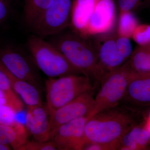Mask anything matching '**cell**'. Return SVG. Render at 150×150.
Instances as JSON below:
<instances>
[{"label":"cell","mask_w":150,"mask_h":150,"mask_svg":"<svg viewBox=\"0 0 150 150\" xmlns=\"http://www.w3.org/2000/svg\"><path fill=\"white\" fill-rule=\"evenodd\" d=\"M135 126V118L128 106L118 105L99 112L86 123L84 150H118L121 138Z\"/></svg>","instance_id":"cell-1"},{"label":"cell","mask_w":150,"mask_h":150,"mask_svg":"<svg viewBox=\"0 0 150 150\" xmlns=\"http://www.w3.org/2000/svg\"><path fill=\"white\" fill-rule=\"evenodd\" d=\"M49 42L61 51L73 67L91 81L100 83L102 76L98 55L90 41L73 30L52 35Z\"/></svg>","instance_id":"cell-2"},{"label":"cell","mask_w":150,"mask_h":150,"mask_svg":"<svg viewBox=\"0 0 150 150\" xmlns=\"http://www.w3.org/2000/svg\"><path fill=\"white\" fill-rule=\"evenodd\" d=\"M27 44L35 66L48 78L82 75L56 46L43 38L33 35Z\"/></svg>","instance_id":"cell-3"},{"label":"cell","mask_w":150,"mask_h":150,"mask_svg":"<svg viewBox=\"0 0 150 150\" xmlns=\"http://www.w3.org/2000/svg\"><path fill=\"white\" fill-rule=\"evenodd\" d=\"M91 81L83 75L49 78L45 83L46 106L49 115L82 94L93 89Z\"/></svg>","instance_id":"cell-4"},{"label":"cell","mask_w":150,"mask_h":150,"mask_svg":"<svg viewBox=\"0 0 150 150\" xmlns=\"http://www.w3.org/2000/svg\"><path fill=\"white\" fill-rule=\"evenodd\" d=\"M130 76L125 64L105 75L100 81L99 91L94 97L92 110L88 119L120 104L126 93Z\"/></svg>","instance_id":"cell-5"},{"label":"cell","mask_w":150,"mask_h":150,"mask_svg":"<svg viewBox=\"0 0 150 150\" xmlns=\"http://www.w3.org/2000/svg\"><path fill=\"white\" fill-rule=\"evenodd\" d=\"M72 0H53L41 18L31 28L42 38L59 34L70 25Z\"/></svg>","instance_id":"cell-6"},{"label":"cell","mask_w":150,"mask_h":150,"mask_svg":"<svg viewBox=\"0 0 150 150\" xmlns=\"http://www.w3.org/2000/svg\"><path fill=\"white\" fill-rule=\"evenodd\" d=\"M93 35L91 42L98 55V64L103 76L114 70L123 67L127 62L121 55L116 42L117 33L115 31Z\"/></svg>","instance_id":"cell-7"},{"label":"cell","mask_w":150,"mask_h":150,"mask_svg":"<svg viewBox=\"0 0 150 150\" xmlns=\"http://www.w3.org/2000/svg\"><path fill=\"white\" fill-rule=\"evenodd\" d=\"M94 99L93 89L54 110L49 115L51 136L58 127L65 123L82 117L88 118L92 110Z\"/></svg>","instance_id":"cell-8"},{"label":"cell","mask_w":150,"mask_h":150,"mask_svg":"<svg viewBox=\"0 0 150 150\" xmlns=\"http://www.w3.org/2000/svg\"><path fill=\"white\" fill-rule=\"evenodd\" d=\"M0 64L16 77L26 81L40 89L41 81L36 68L19 51L10 47L0 48Z\"/></svg>","instance_id":"cell-9"},{"label":"cell","mask_w":150,"mask_h":150,"mask_svg":"<svg viewBox=\"0 0 150 150\" xmlns=\"http://www.w3.org/2000/svg\"><path fill=\"white\" fill-rule=\"evenodd\" d=\"M87 117H82L59 126L51 134L50 141L58 150H83L86 146L84 129Z\"/></svg>","instance_id":"cell-10"},{"label":"cell","mask_w":150,"mask_h":150,"mask_svg":"<svg viewBox=\"0 0 150 150\" xmlns=\"http://www.w3.org/2000/svg\"><path fill=\"white\" fill-rule=\"evenodd\" d=\"M116 18L114 0H99L89 19L82 37L88 39L93 35L112 31Z\"/></svg>","instance_id":"cell-11"},{"label":"cell","mask_w":150,"mask_h":150,"mask_svg":"<svg viewBox=\"0 0 150 150\" xmlns=\"http://www.w3.org/2000/svg\"><path fill=\"white\" fill-rule=\"evenodd\" d=\"M27 107L25 124L28 131L36 141H50V115L46 106L42 105Z\"/></svg>","instance_id":"cell-12"},{"label":"cell","mask_w":150,"mask_h":150,"mask_svg":"<svg viewBox=\"0 0 150 150\" xmlns=\"http://www.w3.org/2000/svg\"><path fill=\"white\" fill-rule=\"evenodd\" d=\"M122 101L136 107L150 106V74H131Z\"/></svg>","instance_id":"cell-13"},{"label":"cell","mask_w":150,"mask_h":150,"mask_svg":"<svg viewBox=\"0 0 150 150\" xmlns=\"http://www.w3.org/2000/svg\"><path fill=\"white\" fill-rule=\"evenodd\" d=\"M0 69L7 76L13 90L27 106L43 105L39 88L26 81L16 77L1 64Z\"/></svg>","instance_id":"cell-14"},{"label":"cell","mask_w":150,"mask_h":150,"mask_svg":"<svg viewBox=\"0 0 150 150\" xmlns=\"http://www.w3.org/2000/svg\"><path fill=\"white\" fill-rule=\"evenodd\" d=\"M98 1L74 0L73 2L70 25L72 30L82 37Z\"/></svg>","instance_id":"cell-15"},{"label":"cell","mask_w":150,"mask_h":150,"mask_svg":"<svg viewBox=\"0 0 150 150\" xmlns=\"http://www.w3.org/2000/svg\"><path fill=\"white\" fill-rule=\"evenodd\" d=\"M150 142V133L148 129L135 126L121 138L118 143V150H145Z\"/></svg>","instance_id":"cell-16"},{"label":"cell","mask_w":150,"mask_h":150,"mask_svg":"<svg viewBox=\"0 0 150 150\" xmlns=\"http://www.w3.org/2000/svg\"><path fill=\"white\" fill-rule=\"evenodd\" d=\"M131 74H150V43L138 46L125 63Z\"/></svg>","instance_id":"cell-17"},{"label":"cell","mask_w":150,"mask_h":150,"mask_svg":"<svg viewBox=\"0 0 150 150\" xmlns=\"http://www.w3.org/2000/svg\"><path fill=\"white\" fill-rule=\"evenodd\" d=\"M53 0H24L23 18L25 24L32 28L41 18Z\"/></svg>","instance_id":"cell-18"},{"label":"cell","mask_w":150,"mask_h":150,"mask_svg":"<svg viewBox=\"0 0 150 150\" xmlns=\"http://www.w3.org/2000/svg\"><path fill=\"white\" fill-rule=\"evenodd\" d=\"M27 131H21L0 123V144L18 150L27 142Z\"/></svg>","instance_id":"cell-19"},{"label":"cell","mask_w":150,"mask_h":150,"mask_svg":"<svg viewBox=\"0 0 150 150\" xmlns=\"http://www.w3.org/2000/svg\"><path fill=\"white\" fill-rule=\"evenodd\" d=\"M0 89L5 94L9 104L15 110L17 114L21 112L24 108L23 101L14 91L7 76L0 69Z\"/></svg>","instance_id":"cell-20"},{"label":"cell","mask_w":150,"mask_h":150,"mask_svg":"<svg viewBox=\"0 0 150 150\" xmlns=\"http://www.w3.org/2000/svg\"><path fill=\"white\" fill-rule=\"evenodd\" d=\"M137 18L131 12H119L116 33L118 36L130 38L139 25Z\"/></svg>","instance_id":"cell-21"},{"label":"cell","mask_w":150,"mask_h":150,"mask_svg":"<svg viewBox=\"0 0 150 150\" xmlns=\"http://www.w3.org/2000/svg\"><path fill=\"white\" fill-rule=\"evenodd\" d=\"M17 113L9 105L0 106V123L17 130L26 131L25 126L16 119Z\"/></svg>","instance_id":"cell-22"},{"label":"cell","mask_w":150,"mask_h":150,"mask_svg":"<svg viewBox=\"0 0 150 150\" xmlns=\"http://www.w3.org/2000/svg\"><path fill=\"white\" fill-rule=\"evenodd\" d=\"M119 12H134L150 7V0H118Z\"/></svg>","instance_id":"cell-23"},{"label":"cell","mask_w":150,"mask_h":150,"mask_svg":"<svg viewBox=\"0 0 150 150\" xmlns=\"http://www.w3.org/2000/svg\"><path fill=\"white\" fill-rule=\"evenodd\" d=\"M131 38L139 46H144L150 43V25H138L134 30Z\"/></svg>","instance_id":"cell-24"},{"label":"cell","mask_w":150,"mask_h":150,"mask_svg":"<svg viewBox=\"0 0 150 150\" xmlns=\"http://www.w3.org/2000/svg\"><path fill=\"white\" fill-rule=\"evenodd\" d=\"M58 150L54 142L49 141L47 142L39 141H27L22 145L18 150Z\"/></svg>","instance_id":"cell-25"},{"label":"cell","mask_w":150,"mask_h":150,"mask_svg":"<svg viewBox=\"0 0 150 150\" xmlns=\"http://www.w3.org/2000/svg\"><path fill=\"white\" fill-rule=\"evenodd\" d=\"M116 42L118 50L121 55L128 61L133 52L130 38L117 35Z\"/></svg>","instance_id":"cell-26"},{"label":"cell","mask_w":150,"mask_h":150,"mask_svg":"<svg viewBox=\"0 0 150 150\" xmlns=\"http://www.w3.org/2000/svg\"><path fill=\"white\" fill-rule=\"evenodd\" d=\"M9 1L0 0V23L7 18L10 12Z\"/></svg>","instance_id":"cell-27"},{"label":"cell","mask_w":150,"mask_h":150,"mask_svg":"<svg viewBox=\"0 0 150 150\" xmlns=\"http://www.w3.org/2000/svg\"><path fill=\"white\" fill-rule=\"evenodd\" d=\"M7 104L9 105L7 97L4 93L0 89V106Z\"/></svg>","instance_id":"cell-28"},{"label":"cell","mask_w":150,"mask_h":150,"mask_svg":"<svg viewBox=\"0 0 150 150\" xmlns=\"http://www.w3.org/2000/svg\"><path fill=\"white\" fill-rule=\"evenodd\" d=\"M11 150L10 146L7 145L2 144H0V150Z\"/></svg>","instance_id":"cell-29"},{"label":"cell","mask_w":150,"mask_h":150,"mask_svg":"<svg viewBox=\"0 0 150 150\" xmlns=\"http://www.w3.org/2000/svg\"><path fill=\"white\" fill-rule=\"evenodd\" d=\"M5 1H10V0H5Z\"/></svg>","instance_id":"cell-30"}]
</instances>
